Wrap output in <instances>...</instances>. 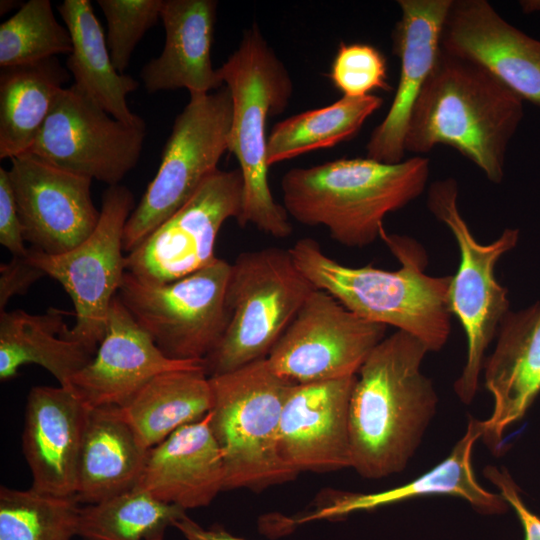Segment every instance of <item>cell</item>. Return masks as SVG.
<instances>
[{"label": "cell", "mask_w": 540, "mask_h": 540, "mask_svg": "<svg viewBox=\"0 0 540 540\" xmlns=\"http://www.w3.org/2000/svg\"><path fill=\"white\" fill-rule=\"evenodd\" d=\"M397 330L370 353L356 376L349 406L351 468L378 480L401 473L437 410L432 381L421 371L428 353Z\"/></svg>", "instance_id": "6da1fadb"}, {"label": "cell", "mask_w": 540, "mask_h": 540, "mask_svg": "<svg viewBox=\"0 0 540 540\" xmlns=\"http://www.w3.org/2000/svg\"><path fill=\"white\" fill-rule=\"evenodd\" d=\"M380 238L400 263L395 271L343 265L309 237L297 240L289 251L316 289L327 292L361 318L404 331L429 352L440 351L451 332L452 276L426 274L428 257L415 239L386 230Z\"/></svg>", "instance_id": "7a4b0ae2"}, {"label": "cell", "mask_w": 540, "mask_h": 540, "mask_svg": "<svg viewBox=\"0 0 540 540\" xmlns=\"http://www.w3.org/2000/svg\"><path fill=\"white\" fill-rule=\"evenodd\" d=\"M522 118L521 98L482 66L441 48L413 106L404 149L424 154L451 146L498 184Z\"/></svg>", "instance_id": "3957f363"}, {"label": "cell", "mask_w": 540, "mask_h": 540, "mask_svg": "<svg viewBox=\"0 0 540 540\" xmlns=\"http://www.w3.org/2000/svg\"><path fill=\"white\" fill-rule=\"evenodd\" d=\"M429 172L422 156L394 164L365 157L292 168L281 179L282 205L298 223L324 226L339 244L363 248L380 238L387 214L424 192Z\"/></svg>", "instance_id": "277c9868"}, {"label": "cell", "mask_w": 540, "mask_h": 540, "mask_svg": "<svg viewBox=\"0 0 540 540\" xmlns=\"http://www.w3.org/2000/svg\"><path fill=\"white\" fill-rule=\"evenodd\" d=\"M217 71L232 99L228 151L237 159L243 179L237 222L287 238L292 233L289 215L269 185L266 122L286 110L293 93L290 74L256 23L244 31L238 48Z\"/></svg>", "instance_id": "5b68a950"}, {"label": "cell", "mask_w": 540, "mask_h": 540, "mask_svg": "<svg viewBox=\"0 0 540 540\" xmlns=\"http://www.w3.org/2000/svg\"><path fill=\"white\" fill-rule=\"evenodd\" d=\"M210 427L222 453L225 490L267 487L298 475L281 459V411L293 383L275 374L265 359L209 377Z\"/></svg>", "instance_id": "8992f818"}, {"label": "cell", "mask_w": 540, "mask_h": 540, "mask_svg": "<svg viewBox=\"0 0 540 540\" xmlns=\"http://www.w3.org/2000/svg\"><path fill=\"white\" fill-rule=\"evenodd\" d=\"M314 289L289 249L266 247L240 253L231 263L227 285L228 325L203 360L207 376L267 358Z\"/></svg>", "instance_id": "52a82bcc"}, {"label": "cell", "mask_w": 540, "mask_h": 540, "mask_svg": "<svg viewBox=\"0 0 540 540\" xmlns=\"http://www.w3.org/2000/svg\"><path fill=\"white\" fill-rule=\"evenodd\" d=\"M458 184L453 178L433 182L427 194L430 212L453 234L460 253L457 272L452 276L449 305L467 340L466 361L454 382V392L470 404L478 390L485 353L510 311L507 290L496 279L500 258L518 243L519 230L506 228L489 244L476 240L458 207Z\"/></svg>", "instance_id": "ba28073f"}, {"label": "cell", "mask_w": 540, "mask_h": 540, "mask_svg": "<svg viewBox=\"0 0 540 540\" xmlns=\"http://www.w3.org/2000/svg\"><path fill=\"white\" fill-rule=\"evenodd\" d=\"M232 99L224 85L210 93H190L174 120L160 166L124 229L125 253L176 213L217 171L228 151Z\"/></svg>", "instance_id": "9c48e42d"}, {"label": "cell", "mask_w": 540, "mask_h": 540, "mask_svg": "<svg viewBox=\"0 0 540 540\" xmlns=\"http://www.w3.org/2000/svg\"><path fill=\"white\" fill-rule=\"evenodd\" d=\"M231 263L215 262L167 284H149L125 272L118 297L135 321L173 360L203 361L229 322Z\"/></svg>", "instance_id": "30bf717a"}, {"label": "cell", "mask_w": 540, "mask_h": 540, "mask_svg": "<svg viewBox=\"0 0 540 540\" xmlns=\"http://www.w3.org/2000/svg\"><path fill=\"white\" fill-rule=\"evenodd\" d=\"M133 207L134 196L127 187L109 186L102 196L99 222L86 240L58 255L35 248L28 252V259L57 280L72 300L75 324L66 337L93 353L105 335L110 305L126 272L123 236Z\"/></svg>", "instance_id": "8fae6325"}, {"label": "cell", "mask_w": 540, "mask_h": 540, "mask_svg": "<svg viewBox=\"0 0 540 540\" xmlns=\"http://www.w3.org/2000/svg\"><path fill=\"white\" fill-rule=\"evenodd\" d=\"M386 330L314 289L266 360L275 374L293 384L351 377L386 337Z\"/></svg>", "instance_id": "7c38bea8"}, {"label": "cell", "mask_w": 540, "mask_h": 540, "mask_svg": "<svg viewBox=\"0 0 540 540\" xmlns=\"http://www.w3.org/2000/svg\"><path fill=\"white\" fill-rule=\"evenodd\" d=\"M243 205L239 169L212 173L170 218L125 255L126 272L149 284H167L215 262L223 224L238 220Z\"/></svg>", "instance_id": "4fadbf2b"}, {"label": "cell", "mask_w": 540, "mask_h": 540, "mask_svg": "<svg viewBox=\"0 0 540 540\" xmlns=\"http://www.w3.org/2000/svg\"><path fill=\"white\" fill-rule=\"evenodd\" d=\"M145 134L146 127L115 119L71 85L56 95L27 153L114 186L138 163Z\"/></svg>", "instance_id": "5bb4252c"}, {"label": "cell", "mask_w": 540, "mask_h": 540, "mask_svg": "<svg viewBox=\"0 0 540 540\" xmlns=\"http://www.w3.org/2000/svg\"><path fill=\"white\" fill-rule=\"evenodd\" d=\"M9 179L24 240L45 254L65 253L95 230L100 211L92 179L55 167L32 154L11 159Z\"/></svg>", "instance_id": "9a60e30c"}, {"label": "cell", "mask_w": 540, "mask_h": 540, "mask_svg": "<svg viewBox=\"0 0 540 540\" xmlns=\"http://www.w3.org/2000/svg\"><path fill=\"white\" fill-rule=\"evenodd\" d=\"M356 376L289 389L278 448L283 462L297 474L351 468L349 406Z\"/></svg>", "instance_id": "2e32d148"}, {"label": "cell", "mask_w": 540, "mask_h": 540, "mask_svg": "<svg viewBox=\"0 0 540 540\" xmlns=\"http://www.w3.org/2000/svg\"><path fill=\"white\" fill-rule=\"evenodd\" d=\"M441 48L473 61L522 100L540 107V41L504 20L485 0H452Z\"/></svg>", "instance_id": "e0dca14e"}, {"label": "cell", "mask_w": 540, "mask_h": 540, "mask_svg": "<svg viewBox=\"0 0 540 540\" xmlns=\"http://www.w3.org/2000/svg\"><path fill=\"white\" fill-rule=\"evenodd\" d=\"M202 364L201 360L166 357L117 295L94 357L71 378L67 388L90 408L122 407L157 375Z\"/></svg>", "instance_id": "ac0fdd59"}, {"label": "cell", "mask_w": 540, "mask_h": 540, "mask_svg": "<svg viewBox=\"0 0 540 540\" xmlns=\"http://www.w3.org/2000/svg\"><path fill=\"white\" fill-rule=\"evenodd\" d=\"M452 0H399L401 18L392 31L400 74L391 106L366 144L368 158L403 161L404 138L413 106L441 49L444 20Z\"/></svg>", "instance_id": "d6986e66"}, {"label": "cell", "mask_w": 540, "mask_h": 540, "mask_svg": "<svg viewBox=\"0 0 540 540\" xmlns=\"http://www.w3.org/2000/svg\"><path fill=\"white\" fill-rule=\"evenodd\" d=\"M90 409L70 388H31L22 433V450L32 474L31 488L75 497Z\"/></svg>", "instance_id": "ffe728a7"}, {"label": "cell", "mask_w": 540, "mask_h": 540, "mask_svg": "<svg viewBox=\"0 0 540 540\" xmlns=\"http://www.w3.org/2000/svg\"><path fill=\"white\" fill-rule=\"evenodd\" d=\"M482 373L493 407L481 439L496 452L540 394V301L505 315Z\"/></svg>", "instance_id": "44dd1931"}, {"label": "cell", "mask_w": 540, "mask_h": 540, "mask_svg": "<svg viewBox=\"0 0 540 540\" xmlns=\"http://www.w3.org/2000/svg\"><path fill=\"white\" fill-rule=\"evenodd\" d=\"M483 420L469 416L464 435L448 456L413 480L375 493L340 492L323 504L293 521L302 524L316 520L337 519L355 512L372 511L387 505L425 496H452L465 500L477 513L501 515L510 507L499 492L484 488L473 468L475 443L482 438Z\"/></svg>", "instance_id": "7402d4cb"}, {"label": "cell", "mask_w": 540, "mask_h": 540, "mask_svg": "<svg viewBox=\"0 0 540 540\" xmlns=\"http://www.w3.org/2000/svg\"><path fill=\"white\" fill-rule=\"evenodd\" d=\"M136 487L186 511L209 505L225 490L223 457L209 413L149 450Z\"/></svg>", "instance_id": "603a6c76"}, {"label": "cell", "mask_w": 540, "mask_h": 540, "mask_svg": "<svg viewBox=\"0 0 540 540\" xmlns=\"http://www.w3.org/2000/svg\"><path fill=\"white\" fill-rule=\"evenodd\" d=\"M216 9L215 0H163L164 47L140 73L149 93H210L224 86L211 60Z\"/></svg>", "instance_id": "cb8c5ba5"}, {"label": "cell", "mask_w": 540, "mask_h": 540, "mask_svg": "<svg viewBox=\"0 0 540 540\" xmlns=\"http://www.w3.org/2000/svg\"><path fill=\"white\" fill-rule=\"evenodd\" d=\"M149 450L120 407L91 408L79 460L76 500L94 504L135 488Z\"/></svg>", "instance_id": "d4e9b609"}, {"label": "cell", "mask_w": 540, "mask_h": 540, "mask_svg": "<svg viewBox=\"0 0 540 540\" xmlns=\"http://www.w3.org/2000/svg\"><path fill=\"white\" fill-rule=\"evenodd\" d=\"M57 9L72 39L66 68L74 78L73 86L115 119L146 127L127 104L128 94L138 88L139 82L115 69L90 1L65 0Z\"/></svg>", "instance_id": "484cf974"}, {"label": "cell", "mask_w": 540, "mask_h": 540, "mask_svg": "<svg viewBox=\"0 0 540 540\" xmlns=\"http://www.w3.org/2000/svg\"><path fill=\"white\" fill-rule=\"evenodd\" d=\"M65 312L50 309L46 314L23 310L0 312V379L13 378L20 367L36 364L68 387L71 378L95 353L77 340L68 339Z\"/></svg>", "instance_id": "4316f807"}, {"label": "cell", "mask_w": 540, "mask_h": 540, "mask_svg": "<svg viewBox=\"0 0 540 540\" xmlns=\"http://www.w3.org/2000/svg\"><path fill=\"white\" fill-rule=\"evenodd\" d=\"M70 73L57 57L0 72V158L27 153Z\"/></svg>", "instance_id": "83f0119b"}, {"label": "cell", "mask_w": 540, "mask_h": 540, "mask_svg": "<svg viewBox=\"0 0 540 540\" xmlns=\"http://www.w3.org/2000/svg\"><path fill=\"white\" fill-rule=\"evenodd\" d=\"M211 406L209 377L202 364L157 375L120 409L151 449L179 428L201 420Z\"/></svg>", "instance_id": "f1b7e54d"}, {"label": "cell", "mask_w": 540, "mask_h": 540, "mask_svg": "<svg viewBox=\"0 0 540 540\" xmlns=\"http://www.w3.org/2000/svg\"><path fill=\"white\" fill-rule=\"evenodd\" d=\"M382 104V97L374 94L342 96L330 105L277 122L267 136L268 166L352 139Z\"/></svg>", "instance_id": "f546056e"}, {"label": "cell", "mask_w": 540, "mask_h": 540, "mask_svg": "<svg viewBox=\"0 0 540 540\" xmlns=\"http://www.w3.org/2000/svg\"><path fill=\"white\" fill-rule=\"evenodd\" d=\"M185 514L183 508L135 487L80 507L77 536L81 540H164L168 527Z\"/></svg>", "instance_id": "4dcf8cb0"}, {"label": "cell", "mask_w": 540, "mask_h": 540, "mask_svg": "<svg viewBox=\"0 0 540 540\" xmlns=\"http://www.w3.org/2000/svg\"><path fill=\"white\" fill-rule=\"evenodd\" d=\"M79 502L33 488L0 487V540H71L77 536Z\"/></svg>", "instance_id": "1f68e13d"}, {"label": "cell", "mask_w": 540, "mask_h": 540, "mask_svg": "<svg viewBox=\"0 0 540 540\" xmlns=\"http://www.w3.org/2000/svg\"><path fill=\"white\" fill-rule=\"evenodd\" d=\"M72 39L49 0H29L0 26V66L32 64L70 54Z\"/></svg>", "instance_id": "d6a6232c"}, {"label": "cell", "mask_w": 540, "mask_h": 540, "mask_svg": "<svg viewBox=\"0 0 540 540\" xmlns=\"http://www.w3.org/2000/svg\"><path fill=\"white\" fill-rule=\"evenodd\" d=\"M107 22L106 43L115 69L124 74L132 53L161 16L163 0H98Z\"/></svg>", "instance_id": "836d02e7"}, {"label": "cell", "mask_w": 540, "mask_h": 540, "mask_svg": "<svg viewBox=\"0 0 540 540\" xmlns=\"http://www.w3.org/2000/svg\"><path fill=\"white\" fill-rule=\"evenodd\" d=\"M387 62L380 50L366 43L338 46L329 78L345 97H364L374 90L390 91Z\"/></svg>", "instance_id": "e575fe53"}, {"label": "cell", "mask_w": 540, "mask_h": 540, "mask_svg": "<svg viewBox=\"0 0 540 540\" xmlns=\"http://www.w3.org/2000/svg\"><path fill=\"white\" fill-rule=\"evenodd\" d=\"M483 475L514 510L523 529V540H540V517L526 505L509 471L505 467L487 465L483 469Z\"/></svg>", "instance_id": "d590c367"}, {"label": "cell", "mask_w": 540, "mask_h": 540, "mask_svg": "<svg viewBox=\"0 0 540 540\" xmlns=\"http://www.w3.org/2000/svg\"><path fill=\"white\" fill-rule=\"evenodd\" d=\"M23 227L17 211L8 170L0 168V243L12 256L26 257Z\"/></svg>", "instance_id": "8d00e7d4"}, {"label": "cell", "mask_w": 540, "mask_h": 540, "mask_svg": "<svg viewBox=\"0 0 540 540\" xmlns=\"http://www.w3.org/2000/svg\"><path fill=\"white\" fill-rule=\"evenodd\" d=\"M27 256H13L9 262L0 265V312L5 311L13 296L27 293L37 280L46 276Z\"/></svg>", "instance_id": "74e56055"}, {"label": "cell", "mask_w": 540, "mask_h": 540, "mask_svg": "<svg viewBox=\"0 0 540 540\" xmlns=\"http://www.w3.org/2000/svg\"><path fill=\"white\" fill-rule=\"evenodd\" d=\"M186 540H246L235 536L221 527L204 528L185 514L174 522Z\"/></svg>", "instance_id": "f35d334b"}]
</instances>
